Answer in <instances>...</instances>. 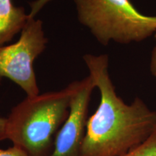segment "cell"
<instances>
[{
  "label": "cell",
  "mask_w": 156,
  "mask_h": 156,
  "mask_svg": "<svg viewBox=\"0 0 156 156\" xmlns=\"http://www.w3.org/2000/svg\"><path fill=\"white\" fill-rule=\"evenodd\" d=\"M83 60L101 100L87 119L81 156H122L156 131V112L140 97L127 104L116 94L109 75L108 55L85 54Z\"/></svg>",
  "instance_id": "6da1fadb"
},
{
  "label": "cell",
  "mask_w": 156,
  "mask_h": 156,
  "mask_svg": "<svg viewBox=\"0 0 156 156\" xmlns=\"http://www.w3.org/2000/svg\"><path fill=\"white\" fill-rule=\"evenodd\" d=\"M76 81L65 88L26 97L7 118L5 138L30 156H51L56 134L69 114Z\"/></svg>",
  "instance_id": "7a4b0ae2"
},
{
  "label": "cell",
  "mask_w": 156,
  "mask_h": 156,
  "mask_svg": "<svg viewBox=\"0 0 156 156\" xmlns=\"http://www.w3.org/2000/svg\"><path fill=\"white\" fill-rule=\"evenodd\" d=\"M74 2L79 22L103 46L142 42L156 33V16L142 14L130 0Z\"/></svg>",
  "instance_id": "3957f363"
},
{
  "label": "cell",
  "mask_w": 156,
  "mask_h": 156,
  "mask_svg": "<svg viewBox=\"0 0 156 156\" xmlns=\"http://www.w3.org/2000/svg\"><path fill=\"white\" fill-rule=\"evenodd\" d=\"M47 43L42 21L29 18L17 42L0 47V83L2 78H8L28 97L39 95L34 63Z\"/></svg>",
  "instance_id": "277c9868"
},
{
  "label": "cell",
  "mask_w": 156,
  "mask_h": 156,
  "mask_svg": "<svg viewBox=\"0 0 156 156\" xmlns=\"http://www.w3.org/2000/svg\"><path fill=\"white\" fill-rule=\"evenodd\" d=\"M95 87L94 81L90 75L76 81L69 116L56 134L51 156H81L88 107Z\"/></svg>",
  "instance_id": "5b68a950"
},
{
  "label": "cell",
  "mask_w": 156,
  "mask_h": 156,
  "mask_svg": "<svg viewBox=\"0 0 156 156\" xmlns=\"http://www.w3.org/2000/svg\"><path fill=\"white\" fill-rule=\"evenodd\" d=\"M29 20L23 7H16L12 0H0V47L21 32Z\"/></svg>",
  "instance_id": "8992f818"
},
{
  "label": "cell",
  "mask_w": 156,
  "mask_h": 156,
  "mask_svg": "<svg viewBox=\"0 0 156 156\" xmlns=\"http://www.w3.org/2000/svg\"><path fill=\"white\" fill-rule=\"evenodd\" d=\"M122 156H156V131L143 144Z\"/></svg>",
  "instance_id": "52a82bcc"
},
{
  "label": "cell",
  "mask_w": 156,
  "mask_h": 156,
  "mask_svg": "<svg viewBox=\"0 0 156 156\" xmlns=\"http://www.w3.org/2000/svg\"><path fill=\"white\" fill-rule=\"evenodd\" d=\"M0 156H30L17 146L13 145L7 149H0Z\"/></svg>",
  "instance_id": "ba28073f"
},
{
  "label": "cell",
  "mask_w": 156,
  "mask_h": 156,
  "mask_svg": "<svg viewBox=\"0 0 156 156\" xmlns=\"http://www.w3.org/2000/svg\"><path fill=\"white\" fill-rule=\"evenodd\" d=\"M51 1L52 0H36L30 2V12L28 14L29 18H34V17L41 11V9Z\"/></svg>",
  "instance_id": "9c48e42d"
},
{
  "label": "cell",
  "mask_w": 156,
  "mask_h": 156,
  "mask_svg": "<svg viewBox=\"0 0 156 156\" xmlns=\"http://www.w3.org/2000/svg\"><path fill=\"white\" fill-rule=\"evenodd\" d=\"M155 37V46L152 50L151 60H150V70L151 75L156 80V33L154 35Z\"/></svg>",
  "instance_id": "30bf717a"
},
{
  "label": "cell",
  "mask_w": 156,
  "mask_h": 156,
  "mask_svg": "<svg viewBox=\"0 0 156 156\" xmlns=\"http://www.w3.org/2000/svg\"><path fill=\"white\" fill-rule=\"evenodd\" d=\"M7 124V118L0 117V141L5 140V128Z\"/></svg>",
  "instance_id": "8fae6325"
}]
</instances>
